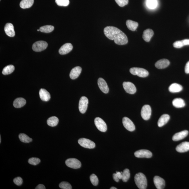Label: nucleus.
Here are the masks:
<instances>
[{"label":"nucleus","mask_w":189,"mask_h":189,"mask_svg":"<svg viewBox=\"0 0 189 189\" xmlns=\"http://www.w3.org/2000/svg\"><path fill=\"white\" fill-rule=\"evenodd\" d=\"M1 143V136H0V143Z\"/></svg>","instance_id":"nucleus-48"},{"label":"nucleus","mask_w":189,"mask_h":189,"mask_svg":"<svg viewBox=\"0 0 189 189\" xmlns=\"http://www.w3.org/2000/svg\"><path fill=\"white\" fill-rule=\"evenodd\" d=\"M172 104L175 107L178 108H183L185 106V103L183 99L178 98L173 99Z\"/></svg>","instance_id":"nucleus-26"},{"label":"nucleus","mask_w":189,"mask_h":189,"mask_svg":"<svg viewBox=\"0 0 189 189\" xmlns=\"http://www.w3.org/2000/svg\"><path fill=\"white\" fill-rule=\"evenodd\" d=\"M117 4L120 7H124L128 4L129 0H115Z\"/></svg>","instance_id":"nucleus-39"},{"label":"nucleus","mask_w":189,"mask_h":189,"mask_svg":"<svg viewBox=\"0 0 189 189\" xmlns=\"http://www.w3.org/2000/svg\"><path fill=\"white\" fill-rule=\"evenodd\" d=\"M188 131L187 130H184L175 134L172 137L173 141H178L183 139L188 135Z\"/></svg>","instance_id":"nucleus-20"},{"label":"nucleus","mask_w":189,"mask_h":189,"mask_svg":"<svg viewBox=\"0 0 189 189\" xmlns=\"http://www.w3.org/2000/svg\"><path fill=\"white\" fill-rule=\"evenodd\" d=\"M78 143L83 147L89 148H95V144L93 141L85 138H81L78 140Z\"/></svg>","instance_id":"nucleus-5"},{"label":"nucleus","mask_w":189,"mask_h":189,"mask_svg":"<svg viewBox=\"0 0 189 189\" xmlns=\"http://www.w3.org/2000/svg\"><path fill=\"white\" fill-rule=\"evenodd\" d=\"M122 122L124 127L128 130L132 132L135 130V126L134 123L129 118L124 117L123 119Z\"/></svg>","instance_id":"nucleus-12"},{"label":"nucleus","mask_w":189,"mask_h":189,"mask_svg":"<svg viewBox=\"0 0 189 189\" xmlns=\"http://www.w3.org/2000/svg\"><path fill=\"white\" fill-rule=\"evenodd\" d=\"M113 178L114 180L116 182H119V179L118 178L117 175L116 173H114L113 175Z\"/></svg>","instance_id":"nucleus-44"},{"label":"nucleus","mask_w":189,"mask_h":189,"mask_svg":"<svg viewBox=\"0 0 189 189\" xmlns=\"http://www.w3.org/2000/svg\"><path fill=\"white\" fill-rule=\"evenodd\" d=\"M110 189H117V188H116V187H111Z\"/></svg>","instance_id":"nucleus-47"},{"label":"nucleus","mask_w":189,"mask_h":189,"mask_svg":"<svg viewBox=\"0 0 189 189\" xmlns=\"http://www.w3.org/2000/svg\"><path fill=\"white\" fill-rule=\"evenodd\" d=\"M90 180L92 184L94 186H96L98 184L99 179L97 176L93 174L90 177Z\"/></svg>","instance_id":"nucleus-36"},{"label":"nucleus","mask_w":189,"mask_h":189,"mask_svg":"<svg viewBox=\"0 0 189 189\" xmlns=\"http://www.w3.org/2000/svg\"><path fill=\"white\" fill-rule=\"evenodd\" d=\"M98 84L101 90L104 93L107 94L109 92V89L107 82L102 78H99L98 80Z\"/></svg>","instance_id":"nucleus-15"},{"label":"nucleus","mask_w":189,"mask_h":189,"mask_svg":"<svg viewBox=\"0 0 189 189\" xmlns=\"http://www.w3.org/2000/svg\"><path fill=\"white\" fill-rule=\"evenodd\" d=\"M146 5L150 9H155L157 5V0H147Z\"/></svg>","instance_id":"nucleus-34"},{"label":"nucleus","mask_w":189,"mask_h":189,"mask_svg":"<svg viewBox=\"0 0 189 189\" xmlns=\"http://www.w3.org/2000/svg\"><path fill=\"white\" fill-rule=\"evenodd\" d=\"M55 2L58 6H67L70 4L69 0H55Z\"/></svg>","instance_id":"nucleus-35"},{"label":"nucleus","mask_w":189,"mask_h":189,"mask_svg":"<svg viewBox=\"0 0 189 189\" xmlns=\"http://www.w3.org/2000/svg\"><path fill=\"white\" fill-rule=\"evenodd\" d=\"M154 183L157 189H163L165 186V181L164 179L159 176H156L153 179Z\"/></svg>","instance_id":"nucleus-13"},{"label":"nucleus","mask_w":189,"mask_h":189,"mask_svg":"<svg viewBox=\"0 0 189 189\" xmlns=\"http://www.w3.org/2000/svg\"><path fill=\"white\" fill-rule=\"evenodd\" d=\"M73 48V46L71 43H66L62 46L59 50V53L61 55H65L70 53Z\"/></svg>","instance_id":"nucleus-14"},{"label":"nucleus","mask_w":189,"mask_h":189,"mask_svg":"<svg viewBox=\"0 0 189 189\" xmlns=\"http://www.w3.org/2000/svg\"><path fill=\"white\" fill-rule=\"evenodd\" d=\"M59 119L55 116H52L47 120V124L49 126L54 127L57 126L58 124Z\"/></svg>","instance_id":"nucleus-29"},{"label":"nucleus","mask_w":189,"mask_h":189,"mask_svg":"<svg viewBox=\"0 0 189 189\" xmlns=\"http://www.w3.org/2000/svg\"><path fill=\"white\" fill-rule=\"evenodd\" d=\"M48 46V43L43 41H39L35 42L32 46V49L35 52H40L44 50Z\"/></svg>","instance_id":"nucleus-4"},{"label":"nucleus","mask_w":189,"mask_h":189,"mask_svg":"<svg viewBox=\"0 0 189 189\" xmlns=\"http://www.w3.org/2000/svg\"><path fill=\"white\" fill-rule=\"evenodd\" d=\"M135 181L136 184L140 189H146L147 187V180L145 175L141 173H139L135 175Z\"/></svg>","instance_id":"nucleus-2"},{"label":"nucleus","mask_w":189,"mask_h":189,"mask_svg":"<svg viewBox=\"0 0 189 189\" xmlns=\"http://www.w3.org/2000/svg\"><path fill=\"white\" fill-rule=\"evenodd\" d=\"M37 31H40L39 29L37 30Z\"/></svg>","instance_id":"nucleus-49"},{"label":"nucleus","mask_w":189,"mask_h":189,"mask_svg":"<svg viewBox=\"0 0 189 189\" xmlns=\"http://www.w3.org/2000/svg\"><path fill=\"white\" fill-rule=\"evenodd\" d=\"M45 186L43 184H39L37 186L35 189H45Z\"/></svg>","instance_id":"nucleus-46"},{"label":"nucleus","mask_w":189,"mask_h":189,"mask_svg":"<svg viewBox=\"0 0 189 189\" xmlns=\"http://www.w3.org/2000/svg\"><path fill=\"white\" fill-rule=\"evenodd\" d=\"M130 176V173L129 170L128 169L126 168L123 172L122 178L121 179L123 181L126 182L129 180Z\"/></svg>","instance_id":"nucleus-33"},{"label":"nucleus","mask_w":189,"mask_h":189,"mask_svg":"<svg viewBox=\"0 0 189 189\" xmlns=\"http://www.w3.org/2000/svg\"><path fill=\"white\" fill-rule=\"evenodd\" d=\"M135 156L138 158H150L152 157V153L149 150H141L136 151L134 153Z\"/></svg>","instance_id":"nucleus-10"},{"label":"nucleus","mask_w":189,"mask_h":189,"mask_svg":"<svg viewBox=\"0 0 189 189\" xmlns=\"http://www.w3.org/2000/svg\"><path fill=\"white\" fill-rule=\"evenodd\" d=\"M34 0H22L20 3V6L23 9L31 8L33 6Z\"/></svg>","instance_id":"nucleus-28"},{"label":"nucleus","mask_w":189,"mask_h":189,"mask_svg":"<svg viewBox=\"0 0 189 189\" xmlns=\"http://www.w3.org/2000/svg\"><path fill=\"white\" fill-rule=\"evenodd\" d=\"M82 71V68L79 66L76 67L72 69L70 73V77L72 80L78 78Z\"/></svg>","instance_id":"nucleus-19"},{"label":"nucleus","mask_w":189,"mask_h":189,"mask_svg":"<svg viewBox=\"0 0 189 189\" xmlns=\"http://www.w3.org/2000/svg\"><path fill=\"white\" fill-rule=\"evenodd\" d=\"M124 89L128 93L133 94L136 92V88L134 84L131 82H125L123 84Z\"/></svg>","instance_id":"nucleus-11"},{"label":"nucleus","mask_w":189,"mask_h":189,"mask_svg":"<svg viewBox=\"0 0 189 189\" xmlns=\"http://www.w3.org/2000/svg\"><path fill=\"white\" fill-rule=\"evenodd\" d=\"M88 104V99L85 97H81L79 102V111L82 114H84L87 111Z\"/></svg>","instance_id":"nucleus-9"},{"label":"nucleus","mask_w":189,"mask_h":189,"mask_svg":"<svg viewBox=\"0 0 189 189\" xmlns=\"http://www.w3.org/2000/svg\"><path fill=\"white\" fill-rule=\"evenodd\" d=\"M20 141L24 143H29L32 141V139L30 138L26 135L21 134L19 136Z\"/></svg>","instance_id":"nucleus-32"},{"label":"nucleus","mask_w":189,"mask_h":189,"mask_svg":"<svg viewBox=\"0 0 189 189\" xmlns=\"http://www.w3.org/2000/svg\"><path fill=\"white\" fill-rule=\"evenodd\" d=\"M94 124L99 130L105 132L107 130V124L102 119L99 117L96 118L94 120Z\"/></svg>","instance_id":"nucleus-7"},{"label":"nucleus","mask_w":189,"mask_h":189,"mask_svg":"<svg viewBox=\"0 0 189 189\" xmlns=\"http://www.w3.org/2000/svg\"><path fill=\"white\" fill-rule=\"evenodd\" d=\"M177 152L180 153L186 152L189 151V142L185 141L177 146L176 148Z\"/></svg>","instance_id":"nucleus-18"},{"label":"nucleus","mask_w":189,"mask_h":189,"mask_svg":"<svg viewBox=\"0 0 189 189\" xmlns=\"http://www.w3.org/2000/svg\"><path fill=\"white\" fill-rule=\"evenodd\" d=\"M184 46L189 45V39H186L182 40Z\"/></svg>","instance_id":"nucleus-45"},{"label":"nucleus","mask_w":189,"mask_h":189,"mask_svg":"<svg viewBox=\"0 0 189 189\" xmlns=\"http://www.w3.org/2000/svg\"><path fill=\"white\" fill-rule=\"evenodd\" d=\"M41 160L39 158H30L28 160V163L30 164L33 165H38L40 162Z\"/></svg>","instance_id":"nucleus-38"},{"label":"nucleus","mask_w":189,"mask_h":189,"mask_svg":"<svg viewBox=\"0 0 189 189\" xmlns=\"http://www.w3.org/2000/svg\"><path fill=\"white\" fill-rule=\"evenodd\" d=\"M130 72L132 75H137L141 77H147L149 74L148 72L144 68L133 67L130 70Z\"/></svg>","instance_id":"nucleus-3"},{"label":"nucleus","mask_w":189,"mask_h":189,"mask_svg":"<svg viewBox=\"0 0 189 189\" xmlns=\"http://www.w3.org/2000/svg\"><path fill=\"white\" fill-rule=\"evenodd\" d=\"M122 172H119L118 171L116 172V174L117 176L119 179H121L122 178Z\"/></svg>","instance_id":"nucleus-43"},{"label":"nucleus","mask_w":189,"mask_h":189,"mask_svg":"<svg viewBox=\"0 0 189 189\" xmlns=\"http://www.w3.org/2000/svg\"><path fill=\"white\" fill-rule=\"evenodd\" d=\"M185 71L186 73L189 74V61L187 62L185 66Z\"/></svg>","instance_id":"nucleus-42"},{"label":"nucleus","mask_w":189,"mask_h":189,"mask_svg":"<svg viewBox=\"0 0 189 189\" xmlns=\"http://www.w3.org/2000/svg\"><path fill=\"white\" fill-rule=\"evenodd\" d=\"M151 115V109L149 105H146L143 106L141 111L142 118L145 120H148Z\"/></svg>","instance_id":"nucleus-8"},{"label":"nucleus","mask_w":189,"mask_h":189,"mask_svg":"<svg viewBox=\"0 0 189 189\" xmlns=\"http://www.w3.org/2000/svg\"><path fill=\"white\" fill-rule=\"evenodd\" d=\"M40 99L42 101H48L50 99V93L44 89H40L39 92Z\"/></svg>","instance_id":"nucleus-21"},{"label":"nucleus","mask_w":189,"mask_h":189,"mask_svg":"<svg viewBox=\"0 0 189 189\" xmlns=\"http://www.w3.org/2000/svg\"><path fill=\"white\" fill-rule=\"evenodd\" d=\"M65 163L67 166L73 169L80 168L81 166V162L75 158L68 159L66 160Z\"/></svg>","instance_id":"nucleus-6"},{"label":"nucleus","mask_w":189,"mask_h":189,"mask_svg":"<svg viewBox=\"0 0 189 189\" xmlns=\"http://www.w3.org/2000/svg\"><path fill=\"white\" fill-rule=\"evenodd\" d=\"M170 119V116L168 114H163L160 117L158 122L159 127H161L164 126L168 122Z\"/></svg>","instance_id":"nucleus-23"},{"label":"nucleus","mask_w":189,"mask_h":189,"mask_svg":"<svg viewBox=\"0 0 189 189\" xmlns=\"http://www.w3.org/2000/svg\"><path fill=\"white\" fill-rule=\"evenodd\" d=\"M104 33L109 39L114 40L116 44L126 45L128 43V37L119 28L114 26H107L104 28Z\"/></svg>","instance_id":"nucleus-1"},{"label":"nucleus","mask_w":189,"mask_h":189,"mask_svg":"<svg viewBox=\"0 0 189 189\" xmlns=\"http://www.w3.org/2000/svg\"><path fill=\"white\" fill-rule=\"evenodd\" d=\"M13 182L17 186H21L22 184L23 180L20 177H17L13 180Z\"/></svg>","instance_id":"nucleus-40"},{"label":"nucleus","mask_w":189,"mask_h":189,"mask_svg":"<svg viewBox=\"0 0 189 189\" xmlns=\"http://www.w3.org/2000/svg\"><path fill=\"white\" fill-rule=\"evenodd\" d=\"M153 35H154V32L152 30L146 29L143 32V38L145 41L147 42H149Z\"/></svg>","instance_id":"nucleus-22"},{"label":"nucleus","mask_w":189,"mask_h":189,"mask_svg":"<svg viewBox=\"0 0 189 189\" xmlns=\"http://www.w3.org/2000/svg\"><path fill=\"white\" fill-rule=\"evenodd\" d=\"M170 62L166 59H162L158 60L155 64V66L157 68L159 69H163L166 68L170 65Z\"/></svg>","instance_id":"nucleus-17"},{"label":"nucleus","mask_w":189,"mask_h":189,"mask_svg":"<svg viewBox=\"0 0 189 189\" xmlns=\"http://www.w3.org/2000/svg\"><path fill=\"white\" fill-rule=\"evenodd\" d=\"M15 67L12 65H9L6 66L3 69L2 74L4 75H8L11 74L14 71Z\"/></svg>","instance_id":"nucleus-30"},{"label":"nucleus","mask_w":189,"mask_h":189,"mask_svg":"<svg viewBox=\"0 0 189 189\" xmlns=\"http://www.w3.org/2000/svg\"><path fill=\"white\" fill-rule=\"evenodd\" d=\"M126 25L128 29L132 31H136L138 26L137 22L130 20L126 21Z\"/></svg>","instance_id":"nucleus-27"},{"label":"nucleus","mask_w":189,"mask_h":189,"mask_svg":"<svg viewBox=\"0 0 189 189\" xmlns=\"http://www.w3.org/2000/svg\"><path fill=\"white\" fill-rule=\"evenodd\" d=\"M4 31L7 35L8 36L12 37L15 35L14 26L11 23H7L5 25Z\"/></svg>","instance_id":"nucleus-16"},{"label":"nucleus","mask_w":189,"mask_h":189,"mask_svg":"<svg viewBox=\"0 0 189 189\" xmlns=\"http://www.w3.org/2000/svg\"><path fill=\"white\" fill-rule=\"evenodd\" d=\"M26 103V101L23 98H18L15 99L13 102V105L16 108H19L23 107Z\"/></svg>","instance_id":"nucleus-25"},{"label":"nucleus","mask_w":189,"mask_h":189,"mask_svg":"<svg viewBox=\"0 0 189 189\" xmlns=\"http://www.w3.org/2000/svg\"><path fill=\"white\" fill-rule=\"evenodd\" d=\"M173 46L175 48H182L184 46L181 40V41H178L175 42L173 43Z\"/></svg>","instance_id":"nucleus-41"},{"label":"nucleus","mask_w":189,"mask_h":189,"mask_svg":"<svg viewBox=\"0 0 189 189\" xmlns=\"http://www.w3.org/2000/svg\"><path fill=\"white\" fill-rule=\"evenodd\" d=\"M60 188L63 189H72V187L68 182L63 181L61 182L59 185Z\"/></svg>","instance_id":"nucleus-37"},{"label":"nucleus","mask_w":189,"mask_h":189,"mask_svg":"<svg viewBox=\"0 0 189 189\" xmlns=\"http://www.w3.org/2000/svg\"><path fill=\"white\" fill-rule=\"evenodd\" d=\"M182 86L177 83H173L171 84L169 87V91L172 93L178 92L183 90Z\"/></svg>","instance_id":"nucleus-24"},{"label":"nucleus","mask_w":189,"mask_h":189,"mask_svg":"<svg viewBox=\"0 0 189 189\" xmlns=\"http://www.w3.org/2000/svg\"><path fill=\"white\" fill-rule=\"evenodd\" d=\"M54 27L52 25H46L40 28V32L45 33H49L53 31L54 30Z\"/></svg>","instance_id":"nucleus-31"}]
</instances>
